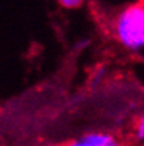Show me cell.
Here are the masks:
<instances>
[{
    "label": "cell",
    "mask_w": 144,
    "mask_h": 146,
    "mask_svg": "<svg viewBox=\"0 0 144 146\" xmlns=\"http://www.w3.org/2000/svg\"><path fill=\"white\" fill-rule=\"evenodd\" d=\"M113 37L132 53L144 50V9L141 3L130 5L116 13L112 22Z\"/></svg>",
    "instance_id": "obj_1"
},
{
    "label": "cell",
    "mask_w": 144,
    "mask_h": 146,
    "mask_svg": "<svg viewBox=\"0 0 144 146\" xmlns=\"http://www.w3.org/2000/svg\"><path fill=\"white\" fill-rule=\"evenodd\" d=\"M115 137L106 131H90L71 140L66 146H107Z\"/></svg>",
    "instance_id": "obj_2"
},
{
    "label": "cell",
    "mask_w": 144,
    "mask_h": 146,
    "mask_svg": "<svg viewBox=\"0 0 144 146\" xmlns=\"http://www.w3.org/2000/svg\"><path fill=\"white\" fill-rule=\"evenodd\" d=\"M134 137L137 142H144V112L137 118L134 125Z\"/></svg>",
    "instance_id": "obj_3"
},
{
    "label": "cell",
    "mask_w": 144,
    "mask_h": 146,
    "mask_svg": "<svg viewBox=\"0 0 144 146\" xmlns=\"http://www.w3.org/2000/svg\"><path fill=\"white\" fill-rule=\"evenodd\" d=\"M57 3L60 5L65 9H78V7L82 6L84 0H57Z\"/></svg>",
    "instance_id": "obj_4"
},
{
    "label": "cell",
    "mask_w": 144,
    "mask_h": 146,
    "mask_svg": "<svg viewBox=\"0 0 144 146\" xmlns=\"http://www.w3.org/2000/svg\"><path fill=\"white\" fill-rule=\"evenodd\" d=\"M105 74H106V71H105V68H100V70H97L96 72H94V75H93V83H99V81H101L103 80V77H105Z\"/></svg>",
    "instance_id": "obj_5"
},
{
    "label": "cell",
    "mask_w": 144,
    "mask_h": 146,
    "mask_svg": "<svg viewBox=\"0 0 144 146\" xmlns=\"http://www.w3.org/2000/svg\"><path fill=\"white\" fill-rule=\"evenodd\" d=\"M88 46V40H78L77 43H75V44H74V47L75 49H77V50H82V49H85Z\"/></svg>",
    "instance_id": "obj_6"
},
{
    "label": "cell",
    "mask_w": 144,
    "mask_h": 146,
    "mask_svg": "<svg viewBox=\"0 0 144 146\" xmlns=\"http://www.w3.org/2000/svg\"><path fill=\"white\" fill-rule=\"evenodd\" d=\"M107 146H125V145H124V143H121L119 140H116V139H115V140H112L110 143H109Z\"/></svg>",
    "instance_id": "obj_7"
},
{
    "label": "cell",
    "mask_w": 144,
    "mask_h": 146,
    "mask_svg": "<svg viewBox=\"0 0 144 146\" xmlns=\"http://www.w3.org/2000/svg\"><path fill=\"white\" fill-rule=\"evenodd\" d=\"M140 3H141V6H143V9H144V0H141V2H140Z\"/></svg>",
    "instance_id": "obj_8"
},
{
    "label": "cell",
    "mask_w": 144,
    "mask_h": 146,
    "mask_svg": "<svg viewBox=\"0 0 144 146\" xmlns=\"http://www.w3.org/2000/svg\"><path fill=\"white\" fill-rule=\"evenodd\" d=\"M143 146H144V145H143Z\"/></svg>",
    "instance_id": "obj_9"
}]
</instances>
